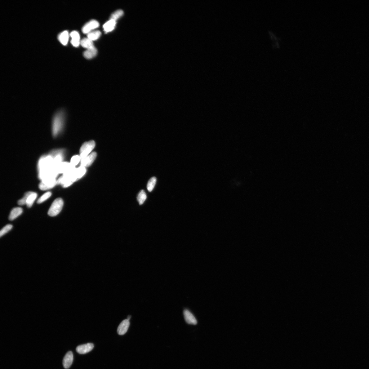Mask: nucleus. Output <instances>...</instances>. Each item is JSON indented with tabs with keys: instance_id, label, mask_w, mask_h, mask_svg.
<instances>
[{
	"instance_id": "1",
	"label": "nucleus",
	"mask_w": 369,
	"mask_h": 369,
	"mask_svg": "<svg viewBox=\"0 0 369 369\" xmlns=\"http://www.w3.org/2000/svg\"><path fill=\"white\" fill-rule=\"evenodd\" d=\"M66 114L63 110L57 111L53 116L52 125V134L56 137L63 132L65 126Z\"/></svg>"
},
{
	"instance_id": "2",
	"label": "nucleus",
	"mask_w": 369,
	"mask_h": 369,
	"mask_svg": "<svg viewBox=\"0 0 369 369\" xmlns=\"http://www.w3.org/2000/svg\"><path fill=\"white\" fill-rule=\"evenodd\" d=\"M64 204L61 198H57L52 203L48 212V215L52 217L58 215L61 211Z\"/></svg>"
},
{
	"instance_id": "3",
	"label": "nucleus",
	"mask_w": 369,
	"mask_h": 369,
	"mask_svg": "<svg viewBox=\"0 0 369 369\" xmlns=\"http://www.w3.org/2000/svg\"><path fill=\"white\" fill-rule=\"evenodd\" d=\"M95 146V142L94 141H90L84 143L80 150V156L81 159L89 155Z\"/></svg>"
},
{
	"instance_id": "4",
	"label": "nucleus",
	"mask_w": 369,
	"mask_h": 369,
	"mask_svg": "<svg viewBox=\"0 0 369 369\" xmlns=\"http://www.w3.org/2000/svg\"><path fill=\"white\" fill-rule=\"evenodd\" d=\"M56 183L55 177H48L43 179L39 185V187L42 190H47L53 188Z\"/></svg>"
},
{
	"instance_id": "5",
	"label": "nucleus",
	"mask_w": 369,
	"mask_h": 369,
	"mask_svg": "<svg viewBox=\"0 0 369 369\" xmlns=\"http://www.w3.org/2000/svg\"><path fill=\"white\" fill-rule=\"evenodd\" d=\"M97 156V153L95 152H93L87 156L81 159V166L85 168L90 166L96 160Z\"/></svg>"
},
{
	"instance_id": "6",
	"label": "nucleus",
	"mask_w": 369,
	"mask_h": 369,
	"mask_svg": "<svg viewBox=\"0 0 369 369\" xmlns=\"http://www.w3.org/2000/svg\"><path fill=\"white\" fill-rule=\"evenodd\" d=\"M99 23L95 20H91L88 22L84 26L82 29V31L84 34H89L93 31L94 30L99 27Z\"/></svg>"
},
{
	"instance_id": "7",
	"label": "nucleus",
	"mask_w": 369,
	"mask_h": 369,
	"mask_svg": "<svg viewBox=\"0 0 369 369\" xmlns=\"http://www.w3.org/2000/svg\"><path fill=\"white\" fill-rule=\"evenodd\" d=\"M94 344L92 343H87L79 345L77 347L76 351L80 354H84L89 353L94 348Z\"/></svg>"
},
{
	"instance_id": "8",
	"label": "nucleus",
	"mask_w": 369,
	"mask_h": 369,
	"mask_svg": "<svg viewBox=\"0 0 369 369\" xmlns=\"http://www.w3.org/2000/svg\"><path fill=\"white\" fill-rule=\"evenodd\" d=\"M130 325L129 321L128 319L124 320L119 325L117 328V333L120 335H123L127 331Z\"/></svg>"
},
{
	"instance_id": "9",
	"label": "nucleus",
	"mask_w": 369,
	"mask_h": 369,
	"mask_svg": "<svg viewBox=\"0 0 369 369\" xmlns=\"http://www.w3.org/2000/svg\"><path fill=\"white\" fill-rule=\"evenodd\" d=\"M73 361V354L72 351L67 352L64 357L63 360V365L64 368H69L72 365Z\"/></svg>"
},
{
	"instance_id": "10",
	"label": "nucleus",
	"mask_w": 369,
	"mask_h": 369,
	"mask_svg": "<svg viewBox=\"0 0 369 369\" xmlns=\"http://www.w3.org/2000/svg\"><path fill=\"white\" fill-rule=\"evenodd\" d=\"M184 319L186 322L189 324L196 325L197 323V320L190 311L185 310L183 312Z\"/></svg>"
},
{
	"instance_id": "11",
	"label": "nucleus",
	"mask_w": 369,
	"mask_h": 369,
	"mask_svg": "<svg viewBox=\"0 0 369 369\" xmlns=\"http://www.w3.org/2000/svg\"><path fill=\"white\" fill-rule=\"evenodd\" d=\"M70 36L72 38L71 43L73 46L75 47H79L80 44V37L78 32L74 31L71 32Z\"/></svg>"
},
{
	"instance_id": "12",
	"label": "nucleus",
	"mask_w": 369,
	"mask_h": 369,
	"mask_svg": "<svg viewBox=\"0 0 369 369\" xmlns=\"http://www.w3.org/2000/svg\"><path fill=\"white\" fill-rule=\"evenodd\" d=\"M23 209L19 207L13 208L10 213L9 218L10 221H13L21 215L23 212Z\"/></svg>"
},
{
	"instance_id": "13",
	"label": "nucleus",
	"mask_w": 369,
	"mask_h": 369,
	"mask_svg": "<svg viewBox=\"0 0 369 369\" xmlns=\"http://www.w3.org/2000/svg\"><path fill=\"white\" fill-rule=\"evenodd\" d=\"M69 33L66 30L60 33L58 37L59 41L64 46L67 45L69 41Z\"/></svg>"
},
{
	"instance_id": "14",
	"label": "nucleus",
	"mask_w": 369,
	"mask_h": 369,
	"mask_svg": "<svg viewBox=\"0 0 369 369\" xmlns=\"http://www.w3.org/2000/svg\"><path fill=\"white\" fill-rule=\"evenodd\" d=\"M97 51L95 47L87 49L83 53V56L85 58L88 59H92L97 54Z\"/></svg>"
},
{
	"instance_id": "15",
	"label": "nucleus",
	"mask_w": 369,
	"mask_h": 369,
	"mask_svg": "<svg viewBox=\"0 0 369 369\" xmlns=\"http://www.w3.org/2000/svg\"><path fill=\"white\" fill-rule=\"evenodd\" d=\"M116 25V21L110 20L105 24L103 28L105 32L108 33L112 31L114 29Z\"/></svg>"
},
{
	"instance_id": "16",
	"label": "nucleus",
	"mask_w": 369,
	"mask_h": 369,
	"mask_svg": "<svg viewBox=\"0 0 369 369\" xmlns=\"http://www.w3.org/2000/svg\"><path fill=\"white\" fill-rule=\"evenodd\" d=\"M86 168L81 166L79 168L76 169L75 171H74V174H75L77 180H79L83 177L86 173Z\"/></svg>"
},
{
	"instance_id": "17",
	"label": "nucleus",
	"mask_w": 369,
	"mask_h": 369,
	"mask_svg": "<svg viewBox=\"0 0 369 369\" xmlns=\"http://www.w3.org/2000/svg\"><path fill=\"white\" fill-rule=\"evenodd\" d=\"M80 44L84 48L89 49L94 47L93 42L88 38H84L80 41Z\"/></svg>"
},
{
	"instance_id": "18",
	"label": "nucleus",
	"mask_w": 369,
	"mask_h": 369,
	"mask_svg": "<svg viewBox=\"0 0 369 369\" xmlns=\"http://www.w3.org/2000/svg\"><path fill=\"white\" fill-rule=\"evenodd\" d=\"M38 196V195L35 192H32L27 199L26 204L27 206L29 208H31L34 202Z\"/></svg>"
},
{
	"instance_id": "19",
	"label": "nucleus",
	"mask_w": 369,
	"mask_h": 369,
	"mask_svg": "<svg viewBox=\"0 0 369 369\" xmlns=\"http://www.w3.org/2000/svg\"><path fill=\"white\" fill-rule=\"evenodd\" d=\"M101 34V33L99 30H95L88 34L87 37L88 38L93 41L99 39Z\"/></svg>"
},
{
	"instance_id": "20",
	"label": "nucleus",
	"mask_w": 369,
	"mask_h": 369,
	"mask_svg": "<svg viewBox=\"0 0 369 369\" xmlns=\"http://www.w3.org/2000/svg\"><path fill=\"white\" fill-rule=\"evenodd\" d=\"M156 178L155 177L151 178L148 181L147 187L149 191L151 192L153 190L156 184Z\"/></svg>"
},
{
	"instance_id": "21",
	"label": "nucleus",
	"mask_w": 369,
	"mask_h": 369,
	"mask_svg": "<svg viewBox=\"0 0 369 369\" xmlns=\"http://www.w3.org/2000/svg\"><path fill=\"white\" fill-rule=\"evenodd\" d=\"M147 198V196L144 190H142L139 193L137 198V201L140 205L143 204Z\"/></svg>"
},
{
	"instance_id": "22",
	"label": "nucleus",
	"mask_w": 369,
	"mask_h": 369,
	"mask_svg": "<svg viewBox=\"0 0 369 369\" xmlns=\"http://www.w3.org/2000/svg\"><path fill=\"white\" fill-rule=\"evenodd\" d=\"M124 14V12L122 10H117V11L114 12L111 15L110 20H113L116 21V20L121 17Z\"/></svg>"
},
{
	"instance_id": "23",
	"label": "nucleus",
	"mask_w": 369,
	"mask_h": 369,
	"mask_svg": "<svg viewBox=\"0 0 369 369\" xmlns=\"http://www.w3.org/2000/svg\"><path fill=\"white\" fill-rule=\"evenodd\" d=\"M52 193L50 192H48L45 193V194L41 196V197H40L38 199L37 202H38V204H41V203L47 200L49 198L51 197V196H52Z\"/></svg>"
},
{
	"instance_id": "24",
	"label": "nucleus",
	"mask_w": 369,
	"mask_h": 369,
	"mask_svg": "<svg viewBox=\"0 0 369 369\" xmlns=\"http://www.w3.org/2000/svg\"><path fill=\"white\" fill-rule=\"evenodd\" d=\"M12 225L11 224L6 225L0 232V236L2 237L9 232L12 228Z\"/></svg>"
},
{
	"instance_id": "25",
	"label": "nucleus",
	"mask_w": 369,
	"mask_h": 369,
	"mask_svg": "<svg viewBox=\"0 0 369 369\" xmlns=\"http://www.w3.org/2000/svg\"><path fill=\"white\" fill-rule=\"evenodd\" d=\"M81 158L79 155H75L73 156L71 160L70 164H72L74 167H75L76 165L79 163V162L81 161Z\"/></svg>"
},
{
	"instance_id": "26",
	"label": "nucleus",
	"mask_w": 369,
	"mask_h": 369,
	"mask_svg": "<svg viewBox=\"0 0 369 369\" xmlns=\"http://www.w3.org/2000/svg\"><path fill=\"white\" fill-rule=\"evenodd\" d=\"M32 192L29 191L26 192L23 198L20 199V200L18 201V204L21 205H25L26 204V202L27 199H28L29 195L32 193Z\"/></svg>"
},
{
	"instance_id": "27",
	"label": "nucleus",
	"mask_w": 369,
	"mask_h": 369,
	"mask_svg": "<svg viewBox=\"0 0 369 369\" xmlns=\"http://www.w3.org/2000/svg\"><path fill=\"white\" fill-rule=\"evenodd\" d=\"M131 316H128V317H127V319H128V320H129H129H130V319H131Z\"/></svg>"
}]
</instances>
